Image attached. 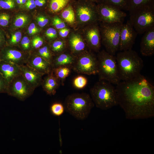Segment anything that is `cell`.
<instances>
[{
  "instance_id": "1",
  "label": "cell",
  "mask_w": 154,
  "mask_h": 154,
  "mask_svg": "<svg viewBox=\"0 0 154 154\" xmlns=\"http://www.w3.org/2000/svg\"><path fill=\"white\" fill-rule=\"evenodd\" d=\"M118 105L126 119H145L154 116V87L140 74L115 87Z\"/></svg>"
},
{
  "instance_id": "2",
  "label": "cell",
  "mask_w": 154,
  "mask_h": 154,
  "mask_svg": "<svg viewBox=\"0 0 154 154\" xmlns=\"http://www.w3.org/2000/svg\"><path fill=\"white\" fill-rule=\"evenodd\" d=\"M116 58L120 80H131L137 76L144 66L142 59L132 50L122 51L117 53Z\"/></svg>"
},
{
  "instance_id": "3",
  "label": "cell",
  "mask_w": 154,
  "mask_h": 154,
  "mask_svg": "<svg viewBox=\"0 0 154 154\" xmlns=\"http://www.w3.org/2000/svg\"><path fill=\"white\" fill-rule=\"evenodd\" d=\"M94 105L102 110H107L118 105L116 88L110 83L99 80L90 90Z\"/></svg>"
},
{
  "instance_id": "4",
  "label": "cell",
  "mask_w": 154,
  "mask_h": 154,
  "mask_svg": "<svg viewBox=\"0 0 154 154\" xmlns=\"http://www.w3.org/2000/svg\"><path fill=\"white\" fill-rule=\"evenodd\" d=\"M65 110L76 119L87 118L94 106L90 96L86 93H74L68 96L64 104Z\"/></svg>"
},
{
  "instance_id": "5",
  "label": "cell",
  "mask_w": 154,
  "mask_h": 154,
  "mask_svg": "<svg viewBox=\"0 0 154 154\" xmlns=\"http://www.w3.org/2000/svg\"><path fill=\"white\" fill-rule=\"evenodd\" d=\"M98 61V75L99 80L117 84L121 81L116 56L106 50L99 52L97 56Z\"/></svg>"
},
{
  "instance_id": "6",
  "label": "cell",
  "mask_w": 154,
  "mask_h": 154,
  "mask_svg": "<svg viewBox=\"0 0 154 154\" xmlns=\"http://www.w3.org/2000/svg\"><path fill=\"white\" fill-rule=\"evenodd\" d=\"M123 23L101 22L99 26L101 43L106 51L115 56L119 50L121 29Z\"/></svg>"
},
{
  "instance_id": "7",
  "label": "cell",
  "mask_w": 154,
  "mask_h": 154,
  "mask_svg": "<svg viewBox=\"0 0 154 154\" xmlns=\"http://www.w3.org/2000/svg\"><path fill=\"white\" fill-rule=\"evenodd\" d=\"M129 20L138 34H142L154 27V4L129 12Z\"/></svg>"
},
{
  "instance_id": "8",
  "label": "cell",
  "mask_w": 154,
  "mask_h": 154,
  "mask_svg": "<svg viewBox=\"0 0 154 154\" xmlns=\"http://www.w3.org/2000/svg\"><path fill=\"white\" fill-rule=\"evenodd\" d=\"M75 72L87 75H95L98 73L97 56L89 50L76 57L72 68Z\"/></svg>"
},
{
  "instance_id": "9",
  "label": "cell",
  "mask_w": 154,
  "mask_h": 154,
  "mask_svg": "<svg viewBox=\"0 0 154 154\" xmlns=\"http://www.w3.org/2000/svg\"><path fill=\"white\" fill-rule=\"evenodd\" d=\"M77 17L82 23L88 25L98 21L97 5L88 0H78L74 2Z\"/></svg>"
},
{
  "instance_id": "10",
  "label": "cell",
  "mask_w": 154,
  "mask_h": 154,
  "mask_svg": "<svg viewBox=\"0 0 154 154\" xmlns=\"http://www.w3.org/2000/svg\"><path fill=\"white\" fill-rule=\"evenodd\" d=\"M97 11L98 21L107 23H123L126 14L122 10L110 5L98 3Z\"/></svg>"
},
{
  "instance_id": "11",
  "label": "cell",
  "mask_w": 154,
  "mask_h": 154,
  "mask_svg": "<svg viewBox=\"0 0 154 154\" xmlns=\"http://www.w3.org/2000/svg\"><path fill=\"white\" fill-rule=\"evenodd\" d=\"M35 90L28 84L21 74L15 77L8 84L7 93L23 101L30 97Z\"/></svg>"
},
{
  "instance_id": "12",
  "label": "cell",
  "mask_w": 154,
  "mask_h": 154,
  "mask_svg": "<svg viewBox=\"0 0 154 154\" xmlns=\"http://www.w3.org/2000/svg\"><path fill=\"white\" fill-rule=\"evenodd\" d=\"M0 53L1 60L19 66L26 64L30 54L8 45H5L1 49Z\"/></svg>"
},
{
  "instance_id": "13",
  "label": "cell",
  "mask_w": 154,
  "mask_h": 154,
  "mask_svg": "<svg viewBox=\"0 0 154 154\" xmlns=\"http://www.w3.org/2000/svg\"><path fill=\"white\" fill-rule=\"evenodd\" d=\"M138 34L129 20L126 23H123L120 31L119 50L131 49Z\"/></svg>"
},
{
  "instance_id": "14",
  "label": "cell",
  "mask_w": 154,
  "mask_h": 154,
  "mask_svg": "<svg viewBox=\"0 0 154 154\" xmlns=\"http://www.w3.org/2000/svg\"><path fill=\"white\" fill-rule=\"evenodd\" d=\"M84 35V40L90 50L99 52L101 46V39L98 23L88 25L85 29Z\"/></svg>"
},
{
  "instance_id": "15",
  "label": "cell",
  "mask_w": 154,
  "mask_h": 154,
  "mask_svg": "<svg viewBox=\"0 0 154 154\" xmlns=\"http://www.w3.org/2000/svg\"><path fill=\"white\" fill-rule=\"evenodd\" d=\"M20 67L21 74L32 88L35 90L41 85L42 75L26 64Z\"/></svg>"
},
{
  "instance_id": "16",
  "label": "cell",
  "mask_w": 154,
  "mask_h": 154,
  "mask_svg": "<svg viewBox=\"0 0 154 154\" xmlns=\"http://www.w3.org/2000/svg\"><path fill=\"white\" fill-rule=\"evenodd\" d=\"M26 64L43 75L49 74L52 70L50 63L43 58L33 54H30Z\"/></svg>"
},
{
  "instance_id": "17",
  "label": "cell",
  "mask_w": 154,
  "mask_h": 154,
  "mask_svg": "<svg viewBox=\"0 0 154 154\" xmlns=\"http://www.w3.org/2000/svg\"><path fill=\"white\" fill-rule=\"evenodd\" d=\"M140 43V51L143 56H151L154 54V27L145 32Z\"/></svg>"
},
{
  "instance_id": "18",
  "label": "cell",
  "mask_w": 154,
  "mask_h": 154,
  "mask_svg": "<svg viewBox=\"0 0 154 154\" xmlns=\"http://www.w3.org/2000/svg\"><path fill=\"white\" fill-rule=\"evenodd\" d=\"M68 44L70 51L76 57L88 51L85 41L77 34H73L70 36Z\"/></svg>"
},
{
  "instance_id": "19",
  "label": "cell",
  "mask_w": 154,
  "mask_h": 154,
  "mask_svg": "<svg viewBox=\"0 0 154 154\" xmlns=\"http://www.w3.org/2000/svg\"><path fill=\"white\" fill-rule=\"evenodd\" d=\"M0 73L8 84L15 77L21 74V70L20 66L1 60Z\"/></svg>"
},
{
  "instance_id": "20",
  "label": "cell",
  "mask_w": 154,
  "mask_h": 154,
  "mask_svg": "<svg viewBox=\"0 0 154 154\" xmlns=\"http://www.w3.org/2000/svg\"><path fill=\"white\" fill-rule=\"evenodd\" d=\"M76 57L70 51L66 50L54 56L51 63L52 68L66 66L72 69L75 62Z\"/></svg>"
},
{
  "instance_id": "21",
  "label": "cell",
  "mask_w": 154,
  "mask_h": 154,
  "mask_svg": "<svg viewBox=\"0 0 154 154\" xmlns=\"http://www.w3.org/2000/svg\"><path fill=\"white\" fill-rule=\"evenodd\" d=\"M42 79L41 84L43 90L48 95H54L60 83L53 74L52 71Z\"/></svg>"
},
{
  "instance_id": "22",
  "label": "cell",
  "mask_w": 154,
  "mask_h": 154,
  "mask_svg": "<svg viewBox=\"0 0 154 154\" xmlns=\"http://www.w3.org/2000/svg\"><path fill=\"white\" fill-rule=\"evenodd\" d=\"M72 70L69 67L62 66L52 68V71L60 85L63 86L66 78L70 74Z\"/></svg>"
},
{
  "instance_id": "23",
  "label": "cell",
  "mask_w": 154,
  "mask_h": 154,
  "mask_svg": "<svg viewBox=\"0 0 154 154\" xmlns=\"http://www.w3.org/2000/svg\"><path fill=\"white\" fill-rule=\"evenodd\" d=\"M48 7L53 13L59 12L69 4L71 0H48Z\"/></svg>"
},
{
  "instance_id": "24",
  "label": "cell",
  "mask_w": 154,
  "mask_h": 154,
  "mask_svg": "<svg viewBox=\"0 0 154 154\" xmlns=\"http://www.w3.org/2000/svg\"><path fill=\"white\" fill-rule=\"evenodd\" d=\"M49 46L54 56L66 51L67 44L64 40L60 39L53 41Z\"/></svg>"
},
{
  "instance_id": "25",
  "label": "cell",
  "mask_w": 154,
  "mask_h": 154,
  "mask_svg": "<svg viewBox=\"0 0 154 154\" xmlns=\"http://www.w3.org/2000/svg\"><path fill=\"white\" fill-rule=\"evenodd\" d=\"M129 0H98V3L107 4L121 10L128 11Z\"/></svg>"
},
{
  "instance_id": "26",
  "label": "cell",
  "mask_w": 154,
  "mask_h": 154,
  "mask_svg": "<svg viewBox=\"0 0 154 154\" xmlns=\"http://www.w3.org/2000/svg\"><path fill=\"white\" fill-rule=\"evenodd\" d=\"M37 50L36 53L33 54L43 58L51 64L54 56L50 46L48 45H44Z\"/></svg>"
},
{
  "instance_id": "27",
  "label": "cell",
  "mask_w": 154,
  "mask_h": 154,
  "mask_svg": "<svg viewBox=\"0 0 154 154\" xmlns=\"http://www.w3.org/2000/svg\"><path fill=\"white\" fill-rule=\"evenodd\" d=\"M61 16L66 22L70 24H73L75 21L74 12L72 5L69 4L62 12Z\"/></svg>"
},
{
  "instance_id": "28",
  "label": "cell",
  "mask_w": 154,
  "mask_h": 154,
  "mask_svg": "<svg viewBox=\"0 0 154 154\" xmlns=\"http://www.w3.org/2000/svg\"><path fill=\"white\" fill-rule=\"evenodd\" d=\"M154 4V0H129L128 11L131 12L138 9Z\"/></svg>"
},
{
  "instance_id": "29",
  "label": "cell",
  "mask_w": 154,
  "mask_h": 154,
  "mask_svg": "<svg viewBox=\"0 0 154 154\" xmlns=\"http://www.w3.org/2000/svg\"><path fill=\"white\" fill-rule=\"evenodd\" d=\"M52 113L56 116H60L64 113L65 108L64 105L59 102L53 104L50 107Z\"/></svg>"
},
{
  "instance_id": "30",
  "label": "cell",
  "mask_w": 154,
  "mask_h": 154,
  "mask_svg": "<svg viewBox=\"0 0 154 154\" xmlns=\"http://www.w3.org/2000/svg\"><path fill=\"white\" fill-rule=\"evenodd\" d=\"M29 20V17L27 15L23 14L19 15L16 17L14 25L16 27H22L26 25Z\"/></svg>"
},
{
  "instance_id": "31",
  "label": "cell",
  "mask_w": 154,
  "mask_h": 154,
  "mask_svg": "<svg viewBox=\"0 0 154 154\" xmlns=\"http://www.w3.org/2000/svg\"><path fill=\"white\" fill-rule=\"evenodd\" d=\"M22 38L21 32L17 31L11 35L10 38L6 42V45L11 46H15L19 43Z\"/></svg>"
},
{
  "instance_id": "32",
  "label": "cell",
  "mask_w": 154,
  "mask_h": 154,
  "mask_svg": "<svg viewBox=\"0 0 154 154\" xmlns=\"http://www.w3.org/2000/svg\"><path fill=\"white\" fill-rule=\"evenodd\" d=\"M15 0H0V10H7L15 8Z\"/></svg>"
},
{
  "instance_id": "33",
  "label": "cell",
  "mask_w": 154,
  "mask_h": 154,
  "mask_svg": "<svg viewBox=\"0 0 154 154\" xmlns=\"http://www.w3.org/2000/svg\"><path fill=\"white\" fill-rule=\"evenodd\" d=\"M87 82L86 78L83 76H79L74 79L73 84L76 88L78 89H82L85 87Z\"/></svg>"
},
{
  "instance_id": "34",
  "label": "cell",
  "mask_w": 154,
  "mask_h": 154,
  "mask_svg": "<svg viewBox=\"0 0 154 154\" xmlns=\"http://www.w3.org/2000/svg\"><path fill=\"white\" fill-rule=\"evenodd\" d=\"M10 17L4 10H0V27H5L9 25Z\"/></svg>"
},
{
  "instance_id": "35",
  "label": "cell",
  "mask_w": 154,
  "mask_h": 154,
  "mask_svg": "<svg viewBox=\"0 0 154 154\" xmlns=\"http://www.w3.org/2000/svg\"><path fill=\"white\" fill-rule=\"evenodd\" d=\"M20 42L21 48L23 51L27 52L29 51L32 48L31 41L27 37H23Z\"/></svg>"
},
{
  "instance_id": "36",
  "label": "cell",
  "mask_w": 154,
  "mask_h": 154,
  "mask_svg": "<svg viewBox=\"0 0 154 154\" xmlns=\"http://www.w3.org/2000/svg\"><path fill=\"white\" fill-rule=\"evenodd\" d=\"M43 39L39 36H36L32 39L31 43L32 49H37L44 45Z\"/></svg>"
},
{
  "instance_id": "37",
  "label": "cell",
  "mask_w": 154,
  "mask_h": 154,
  "mask_svg": "<svg viewBox=\"0 0 154 154\" xmlns=\"http://www.w3.org/2000/svg\"><path fill=\"white\" fill-rule=\"evenodd\" d=\"M53 25L57 29H61L65 28V23L59 17H55L52 21Z\"/></svg>"
},
{
  "instance_id": "38",
  "label": "cell",
  "mask_w": 154,
  "mask_h": 154,
  "mask_svg": "<svg viewBox=\"0 0 154 154\" xmlns=\"http://www.w3.org/2000/svg\"><path fill=\"white\" fill-rule=\"evenodd\" d=\"M45 35L47 38L50 40H54L57 37L56 30L52 28L48 29L46 31Z\"/></svg>"
},
{
  "instance_id": "39",
  "label": "cell",
  "mask_w": 154,
  "mask_h": 154,
  "mask_svg": "<svg viewBox=\"0 0 154 154\" xmlns=\"http://www.w3.org/2000/svg\"><path fill=\"white\" fill-rule=\"evenodd\" d=\"M8 84L0 73V93H6Z\"/></svg>"
},
{
  "instance_id": "40",
  "label": "cell",
  "mask_w": 154,
  "mask_h": 154,
  "mask_svg": "<svg viewBox=\"0 0 154 154\" xmlns=\"http://www.w3.org/2000/svg\"><path fill=\"white\" fill-rule=\"evenodd\" d=\"M36 21L38 25L41 27L45 26L48 22V19L43 16H40L37 17Z\"/></svg>"
},
{
  "instance_id": "41",
  "label": "cell",
  "mask_w": 154,
  "mask_h": 154,
  "mask_svg": "<svg viewBox=\"0 0 154 154\" xmlns=\"http://www.w3.org/2000/svg\"><path fill=\"white\" fill-rule=\"evenodd\" d=\"M6 45V39L3 30L0 27V50Z\"/></svg>"
},
{
  "instance_id": "42",
  "label": "cell",
  "mask_w": 154,
  "mask_h": 154,
  "mask_svg": "<svg viewBox=\"0 0 154 154\" xmlns=\"http://www.w3.org/2000/svg\"><path fill=\"white\" fill-rule=\"evenodd\" d=\"M28 31L30 35H33L38 33L39 31V30L35 24L32 23L30 24L28 27Z\"/></svg>"
},
{
  "instance_id": "43",
  "label": "cell",
  "mask_w": 154,
  "mask_h": 154,
  "mask_svg": "<svg viewBox=\"0 0 154 154\" xmlns=\"http://www.w3.org/2000/svg\"><path fill=\"white\" fill-rule=\"evenodd\" d=\"M69 32L68 29L66 28H64L60 29L59 31V33L61 37L65 38L68 35Z\"/></svg>"
},
{
  "instance_id": "44",
  "label": "cell",
  "mask_w": 154,
  "mask_h": 154,
  "mask_svg": "<svg viewBox=\"0 0 154 154\" xmlns=\"http://www.w3.org/2000/svg\"><path fill=\"white\" fill-rule=\"evenodd\" d=\"M47 3V0H35V4L36 7H42L45 5Z\"/></svg>"
},
{
  "instance_id": "45",
  "label": "cell",
  "mask_w": 154,
  "mask_h": 154,
  "mask_svg": "<svg viewBox=\"0 0 154 154\" xmlns=\"http://www.w3.org/2000/svg\"><path fill=\"white\" fill-rule=\"evenodd\" d=\"M24 5L25 8L29 9H33L37 7L35 3H25Z\"/></svg>"
},
{
  "instance_id": "46",
  "label": "cell",
  "mask_w": 154,
  "mask_h": 154,
  "mask_svg": "<svg viewBox=\"0 0 154 154\" xmlns=\"http://www.w3.org/2000/svg\"><path fill=\"white\" fill-rule=\"evenodd\" d=\"M26 3L31 4L35 3V0H27Z\"/></svg>"
},
{
  "instance_id": "47",
  "label": "cell",
  "mask_w": 154,
  "mask_h": 154,
  "mask_svg": "<svg viewBox=\"0 0 154 154\" xmlns=\"http://www.w3.org/2000/svg\"><path fill=\"white\" fill-rule=\"evenodd\" d=\"M17 4L18 5H22L21 0H15Z\"/></svg>"
},
{
  "instance_id": "48",
  "label": "cell",
  "mask_w": 154,
  "mask_h": 154,
  "mask_svg": "<svg viewBox=\"0 0 154 154\" xmlns=\"http://www.w3.org/2000/svg\"><path fill=\"white\" fill-rule=\"evenodd\" d=\"M27 0H21L22 5H24L26 3Z\"/></svg>"
},
{
  "instance_id": "49",
  "label": "cell",
  "mask_w": 154,
  "mask_h": 154,
  "mask_svg": "<svg viewBox=\"0 0 154 154\" xmlns=\"http://www.w3.org/2000/svg\"><path fill=\"white\" fill-rule=\"evenodd\" d=\"M89 1H92V2H93L94 3V2H97L98 1V0H88Z\"/></svg>"
},
{
  "instance_id": "50",
  "label": "cell",
  "mask_w": 154,
  "mask_h": 154,
  "mask_svg": "<svg viewBox=\"0 0 154 154\" xmlns=\"http://www.w3.org/2000/svg\"><path fill=\"white\" fill-rule=\"evenodd\" d=\"M1 60V57H0V61Z\"/></svg>"
}]
</instances>
